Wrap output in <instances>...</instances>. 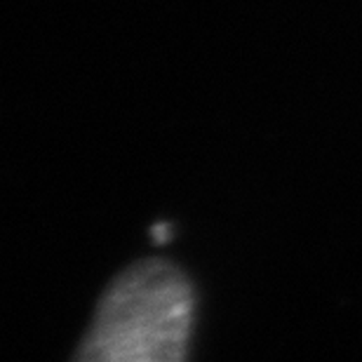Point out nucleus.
I'll list each match as a JSON object with an SVG mask.
<instances>
[{
	"label": "nucleus",
	"instance_id": "nucleus-1",
	"mask_svg": "<svg viewBox=\"0 0 362 362\" xmlns=\"http://www.w3.org/2000/svg\"><path fill=\"white\" fill-rule=\"evenodd\" d=\"M193 287L177 266L148 259L101 296L74 362H186Z\"/></svg>",
	"mask_w": 362,
	"mask_h": 362
},
{
	"label": "nucleus",
	"instance_id": "nucleus-2",
	"mask_svg": "<svg viewBox=\"0 0 362 362\" xmlns=\"http://www.w3.org/2000/svg\"><path fill=\"white\" fill-rule=\"evenodd\" d=\"M151 233H153L156 243H165L170 238V226L168 223H156V226L151 228Z\"/></svg>",
	"mask_w": 362,
	"mask_h": 362
}]
</instances>
